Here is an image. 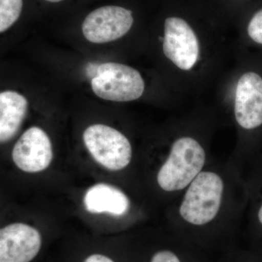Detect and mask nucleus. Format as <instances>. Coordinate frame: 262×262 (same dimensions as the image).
Instances as JSON below:
<instances>
[{
  "mask_svg": "<svg viewBox=\"0 0 262 262\" xmlns=\"http://www.w3.org/2000/svg\"><path fill=\"white\" fill-rule=\"evenodd\" d=\"M158 39L179 96L199 92L220 75L225 58V39L208 37L185 18L170 16L164 21Z\"/></svg>",
  "mask_w": 262,
  "mask_h": 262,
  "instance_id": "1",
  "label": "nucleus"
},
{
  "mask_svg": "<svg viewBox=\"0 0 262 262\" xmlns=\"http://www.w3.org/2000/svg\"><path fill=\"white\" fill-rule=\"evenodd\" d=\"M208 115L193 114L178 120L167 155L158 169L157 184L164 192L180 195L208 165Z\"/></svg>",
  "mask_w": 262,
  "mask_h": 262,
  "instance_id": "2",
  "label": "nucleus"
},
{
  "mask_svg": "<svg viewBox=\"0 0 262 262\" xmlns=\"http://www.w3.org/2000/svg\"><path fill=\"white\" fill-rule=\"evenodd\" d=\"M219 101L237 136L262 126V73L237 54L219 86Z\"/></svg>",
  "mask_w": 262,
  "mask_h": 262,
  "instance_id": "3",
  "label": "nucleus"
},
{
  "mask_svg": "<svg viewBox=\"0 0 262 262\" xmlns=\"http://www.w3.org/2000/svg\"><path fill=\"white\" fill-rule=\"evenodd\" d=\"M231 202V180L227 173L209 165L180 194L178 222L203 229L220 223Z\"/></svg>",
  "mask_w": 262,
  "mask_h": 262,
  "instance_id": "4",
  "label": "nucleus"
},
{
  "mask_svg": "<svg viewBox=\"0 0 262 262\" xmlns=\"http://www.w3.org/2000/svg\"><path fill=\"white\" fill-rule=\"evenodd\" d=\"M91 87L98 97L116 102H130L144 96L145 80L139 70L123 63H102L91 80Z\"/></svg>",
  "mask_w": 262,
  "mask_h": 262,
  "instance_id": "5",
  "label": "nucleus"
},
{
  "mask_svg": "<svg viewBox=\"0 0 262 262\" xmlns=\"http://www.w3.org/2000/svg\"><path fill=\"white\" fill-rule=\"evenodd\" d=\"M83 141L93 158L108 170H121L132 160L130 141L121 132L108 125H91L84 130Z\"/></svg>",
  "mask_w": 262,
  "mask_h": 262,
  "instance_id": "6",
  "label": "nucleus"
},
{
  "mask_svg": "<svg viewBox=\"0 0 262 262\" xmlns=\"http://www.w3.org/2000/svg\"><path fill=\"white\" fill-rule=\"evenodd\" d=\"M132 11L122 7H101L94 10L82 24L84 37L93 43H106L125 36L132 28Z\"/></svg>",
  "mask_w": 262,
  "mask_h": 262,
  "instance_id": "7",
  "label": "nucleus"
},
{
  "mask_svg": "<svg viewBox=\"0 0 262 262\" xmlns=\"http://www.w3.org/2000/svg\"><path fill=\"white\" fill-rule=\"evenodd\" d=\"M12 158L22 171L30 173L43 171L49 167L53 158L49 136L40 127H30L15 144Z\"/></svg>",
  "mask_w": 262,
  "mask_h": 262,
  "instance_id": "8",
  "label": "nucleus"
},
{
  "mask_svg": "<svg viewBox=\"0 0 262 262\" xmlns=\"http://www.w3.org/2000/svg\"><path fill=\"white\" fill-rule=\"evenodd\" d=\"M41 246L39 231L27 224H10L0 230V262H30Z\"/></svg>",
  "mask_w": 262,
  "mask_h": 262,
  "instance_id": "9",
  "label": "nucleus"
},
{
  "mask_svg": "<svg viewBox=\"0 0 262 262\" xmlns=\"http://www.w3.org/2000/svg\"><path fill=\"white\" fill-rule=\"evenodd\" d=\"M86 211L91 213H108L115 216L126 214L130 203L126 194L110 184H95L84 196Z\"/></svg>",
  "mask_w": 262,
  "mask_h": 262,
  "instance_id": "10",
  "label": "nucleus"
},
{
  "mask_svg": "<svg viewBox=\"0 0 262 262\" xmlns=\"http://www.w3.org/2000/svg\"><path fill=\"white\" fill-rule=\"evenodd\" d=\"M28 110V101L15 91L0 94V141L11 140L20 129Z\"/></svg>",
  "mask_w": 262,
  "mask_h": 262,
  "instance_id": "11",
  "label": "nucleus"
},
{
  "mask_svg": "<svg viewBox=\"0 0 262 262\" xmlns=\"http://www.w3.org/2000/svg\"><path fill=\"white\" fill-rule=\"evenodd\" d=\"M23 0H0V32L8 30L21 13Z\"/></svg>",
  "mask_w": 262,
  "mask_h": 262,
  "instance_id": "12",
  "label": "nucleus"
},
{
  "mask_svg": "<svg viewBox=\"0 0 262 262\" xmlns=\"http://www.w3.org/2000/svg\"><path fill=\"white\" fill-rule=\"evenodd\" d=\"M241 42L262 47V7L255 10L248 19Z\"/></svg>",
  "mask_w": 262,
  "mask_h": 262,
  "instance_id": "13",
  "label": "nucleus"
},
{
  "mask_svg": "<svg viewBox=\"0 0 262 262\" xmlns=\"http://www.w3.org/2000/svg\"><path fill=\"white\" fill-rule=\"evenodd\" d=\"M150 262H182L179 256L170 250H162L153 255Z\"/></svg>",
  "mask_w": 262,
  "mask_h": 262,
  "instance_id": "14",
  "label": "nucleus"
},
{
  "mask_svg": "<svg viewBox=\"0 0 262 262\" xmlns=\"http://www.w3.org/2000/svg\"><path fill=\"white\" fill-rule=\"evenodd\" d=\"M84 262H115L111 258L102 254H92L84 260Z\"/></svg>",
  "mask_w": 262,
  "mask_h": 262,
  "instance_id": "15",
  "label": "nucleus"
},
{
  "mask_svg": "<svg viewBox=\"0 0 262 262\" xmlns=\"http://www.w3.org/2000/svg\"><path fill=\"white\" fill-rule=\"evenodd\" d=\"M257 216L258 222H259V223L261 224L262 226V204L261 206H260L259 209H258Z\"/></svg>",
  "mask_w": 262,
  "mask_h": 262,
  "instance_id": "16",
  "label": "nucleus"
},
{
  "mask_svg": "<svg viewBox=\"0 0 262 262\" xmlns=\"http://www.w3.org/2000/svg\"><path fill=\"white\" fill-rule=\"evenodd\" d=\"M46 1L50 2V3H58V2H61L62 0H46Z\"/></svg>",
  "mask_w": 262,
  "mask_h": 262,
  "instance_id": "17",
  "label": "nucleus"
}]
</instances>
